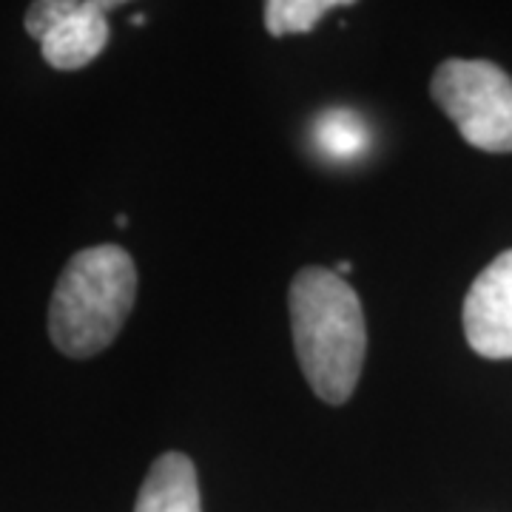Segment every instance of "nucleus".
<instances>
[{"mask_svg":"<svg viewBox=\"0 0 512 512\" xmlns=\"http://www.w3.org/2000/svg\"><path fill=\"white\" fill-rule=\"evenodd\" d=\"M137 299V268L126 248L94 245L74 254L49 302V336L69 359H92L109 348Z\"/></svg>","mask_w":512,"mask_h":512,"instance_id":"2","label":"nucleus"},{"mask_svg":"<svg viewBox=\"0 0 512 512\" xmlns=\"http://www.w3.org/2000/svg\"><path fill=\"white\" fill-rule=\"evenodd\" d=\"M313 143L330 160H356L370 146L365 120L350 109H330L319 114L313 126Z\"/></svg>","mask_w":512,"mask_h":512,"instance_id":"7","label":"nucleus"},{"mask_svg":"<svg viewBox=\"0 0 512 512\" xmlns=\"http://www.w3.org/2000/svg\"><path fill=\"white\" fill-rule=\"evenodd\" d=\"M339 6H350V3H336V0H271V3H265V29L274 37L305 35Z\"/></svg>","mask_w":512,"mask_h":512,"instance_id":"8","label":"nucleus"},{"mask_svg":"<svg viewBox=\"0 0 512 512\" xmlns=\"http://www.w3.org/2000/svg\"><path fill=\"white\" fill-rule=\"evenodd\" d=\"M430 94L461 131V137L478 151L510 154L512 151V77L490 60H444Z\"/></svg>","mask_w":512,"mask_h":512,"instance_id":"3","label":"nucleus"},{"mask_svg":"<svg viewBox=\"0 0 512 512\" xmlns=\"http://www.w3.org/2000/svg\"><path fill=\"white\" fill-rule=\"evenodd\" d=\"M109 0H40L26 12V32L57 72H77L109 46Z\"/></svg>","mask_w":512,"mask_h":512,"instance_id":"4","label":"nucleus"},{"mask_svg":"<svg viewBox=\"0 0 512 512\" xmlns=\"http://www.w3.org/2000/svg\"><path fill=\"white\" fill-rule=\"evenodd\" d=\"M467 345L484 359H512V248L476 276L464 299Z\"/></svg>","mask_w":512,"mask_h":512,"instance_id":"5","label":"nucleus"},{"mask_svg":"<svg viewBox=\"0 0 512 512\" xmlns=\"http://www.w3.org/2000/svg\"><path fill=\"white\" fill-rule=\"evenodd\" d=\"M296 362L325 404H345L365 367V311L348 279L308 265L293 276L288 291Z\"/></svg>","mask_w":512,"mask_h":512,"instance_id":"1","label":"nucleus"},{"mask_svg":"<svg viewBox=\"0 0 512 512\" xmlns=\"http://www.w3.org/2000/svg\"><path fill=\"white\" fill-rule=\"evenodd\" d=\"M134 512H202L197 467L185 453H163L151 464Z\"/></svg>","mask_w":512,"mask_h":512,"instance_id":"6","label":"nucleus"}]
</instances>
